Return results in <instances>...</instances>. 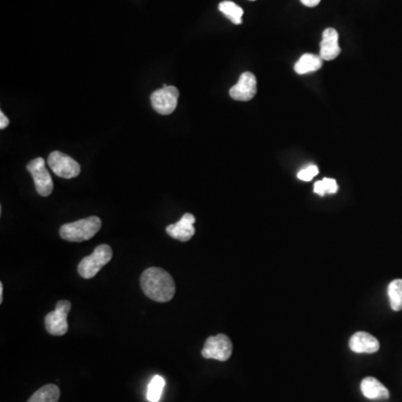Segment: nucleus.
Returning a JSON list of instances; mask_svg holds the SVG:
<instances>
[{
  "mask_svg": "<svg viewBox=\"0 0 402 402\" xmlns=\"http://www.w3.org/2000/svg\"><path fill=\"white\" fill-rule=\"evenodd\" d=\"M142 291L151 300L165 303L174 298L176 284L172 275L160 268H150L141 275Z\"/></svg>",
  "mask_w": 402,
  "mask_h": 402,
  "instance_id": "nucleus-1",
  "label": "nucleus"
},
{
  "mask_svg": "<svg viewBox=\"0 0 402 402\" xmlns=\"http://www.w3.org/2000/svg\"><path fill=\"white\" fill-rule=\"evenodd\" d=\"M102 227L99 217L92 216L78 222H69L60 229V237L71 243H82L93 238Z\"/></svg>",
  "mask_w": 402,
  "mask_h": 402,
  "instance_id": "nucleus-2",
  "label": "nucleus"
},
{
  "mask_svg": "<svg viewBox=\"0 0 402 402\" xmlns=\"http://www.w3.org/2000/svg\"><path fill=\"white\" fill-rule=\"evenodd\" d=\"M113 250L108 245H99L90 256H86L78 264V272L85 279H93L103 266L112 259Z\"/></svg>",
  "mask_w": 402,
  "mask_h": 402,
  "instance_id": "nucleus-3",
  "label": "nucleus"
},
{
  "mask_svg": "<svg viewBox=\"0 0 402 402\" xmlns=\"http://www.w3.org/2000/svg\"><path fill=\"white\" fill-rule=\"evenodd\" d=\"M71 309H72V304L69 300L58 302L55 311L48 313L45 318V327L48 333L55 336H62L67 333L69 331L67 316Z\"/></svg>",
  "mask_w": 402,
  "mask_h": 402,
  "instance_id": "nucleus-4",
  "label": "nucleus"
},
{
  "mask_svg": "<svg viewBox=\"0 0 402 402\" xmlns=\"http://www.w3.org/2000/svg\"><path fill=\"white\" fill-rule=\"evenodd\" d=\"M47 163L53 172L64 179H72L81 174L80 163L60 151H53L48 156Z\"/></svg>",
  "mask_w": 402,
  "mask_h": 402,
  "instance_id": "nucleus-5",
  "label": "nucleus"
},
{
  "mask_svg": "<svg viewBox=\"0 0 402 402\" xmlns=\"http://www.w3.org/2000/svg\"><path fill=\"white\" fill-rule=\"evenodd\" d=\"M233 353V343L230 339L225 334H218L216 336L208 338L204 343L201 355L204 359L213 360L227 361Z\"/></svg>",
  "mask_w": 402,
  "mask_h": 402,
  "instance_id": "nucleus-6",
  "label": "nucleus"
},
{
  "mask_svg": "<svg viewBox=\"0 0 402 402\" xmlns=\"http://www.w3.org/2000/svg\"><path fill=\"white\" fill-rule=\"evenodd\" d=\"M179 91L176 86L163 85L151 95V104L159 115H169L177 108Z\"/></svg>",
  "mask_w": 402,
  "mask_h": 402,
  "instance_id": "nucleus-7",
  "label": "nucleus"
},
{
  "mask_svg": "<svg viewBox=\"0 0 402 402\" xmlns=\"http://www.w3.org/2000/svg\"><path fill=\"white\" fill-rule=\"evenodd\" d=\"M27 170L33 177L38 195L42 197H48L51 195L54 189V183L51 180V174L46 169L45 160L43 158L32 160L27 165Z\"/></svg>",
  "mask_w": 402,
  "mask_h": 402,
  "instance_id": "nucleus-8",
  "label": "nucleus"
},
{
  "mask_svg": "<svg viewBox=\"0 0 402 402\" xmlns=\"http://www.w3.org/2000/svg\"><path fill=\"white\" fill-rule=\"evenodd\" d=\"M257 93V80L256 76L250 72H245L240 75L237 84L231 87L229 91L233 99L241 102H247Z\"/></svg>",
  "mask_w": 402,
  "mask_h": 402,
  "instance_id": "nucleus-9",
  "label": "nucleus"
},
{
  "mask_svg": "<svg viewBox=\"0 0 402 402\" xmlns=\"http://www.w3.org/2000/svg\"><path fill=\"white\" fill-rule=\"evenodd\" d=\"M195 222L196 218L193 215L185 213L179 222L169 225L165 230L168 233L169 236H172L174 239L188 241L195 236L196 230L193 227Z\"/></svg>",
  "mask_w": 402,
  "mask_h": 402,
  "instance_id": "nucleus-10",
  "label": "nucleus"
},
{
  "mask_svg": "<svg viewBox=\"0 0 402 402\" xmlns=\"http://www.w3.org/2000/svg\"><path fill=\"white\" fill-rule=\"evenodd\" d=\"M340 53L339 34L334 28H327L322 37L320 56L323 60H333L339 56Z\"/></svg>",
  "mask_w": 402,
  "mask_h": 402,
  "instance_id": "nucleus-11",
  "label": "nucleus"
},
{
  "mask_svg": "<svg viewBox=\"0 0 402 402\" xmlns=\"http://www.w3.org/2000/svg\"><path fill=\"white\" fill-rule=\"evenodd\" d=\"M348 346L355 353H375L380 348V343L371 334L357 332L351 336Z\"/></svg>",
  "mask_w": 402,
  "mask_h": 402,
  "instance_id": "nucleus-12",
  "label": "nucleus"
},
{
  "mask_svg": "<svg viewBox=\"0 0 402 402\" xmlns=\"http://www.w3.org/2000/svg\"><path fill=\"white\" fill-rule=\"evenodd\" d=\"M361 391L370 400H387L390 397V392L387 388L373 377H368L362 380Z\"/></svg>",
  "mask_w": 402,
  "mask_h": 402,
  "instance_id": "nucleus-13",
  "label": "nucleus"
},
{
  "mask_svg": "<svg viewBox=\"0 0 402 402\" xmlns=\"http://www.w3.org/2000/svg\"><path fill=\"white\" fill-rule=\"evenodd\" d=\"M323 65V60L321 56L313 54H304L295 64V72L300 75H304L307 73L316 72L321 69Z\"/></svg>",
  "mask_w": 402,
  "mask_h": 402,
  "instance_id": "nucleus-14",
  "label": "nucleus"
},
{
  "mask_svg": "<svg viewBox=\"0 0 402 402\" xmlns=\"http://www.w3.org/2000/svg\"><path fill=\"white\" fill-rule=\"evenodd\" d=\"M60 397V388L55 384H46L40 388L27 402H58Z\"/></svg>",
  "mask_w": 402,
  "mask_h": 402,
  "instance_id": "nucleus-15",
  "label": "nucleus"
},
{
  "mask_svg": "<svg viewBox=\"0 0 402 402\" xmlns=\"http://www.w3.org/2000/svg\"><path fill=\"white\" fill-rule=\"evenodd\" d=\"M388 296L393 311L399 312L402 309V279H394L388 286Z\"/></svg>",
  "mask_w": 402,
  "mask_h": 402,
  "instance_id": "nucleus-16",
  "label": "nucleus"
},
{
  "mask_svg": "<svg viewBox=\"0 0 402 402\" xmlns=\"http://www.w3.org/2000/svg\"><path fill=\"white\" fill-rule=\"evenodd\" d=\"M220 10L227 19H230L235 25H240L243 23V8H240L233 1H222V3H220Z\"/></svg>",
  "mask_w": 402,
  "mask_h": 402,
  "instance_id": "nucleus-17",
  "label": "nucleus"
},
{
  "mask_svg": "<svg viewBox=\"0 0 402 402\" xmlns=\"http://www.w3.org/2000/svg\"><path fill=\"white\" fill-rule=\"evenodd\" d=\"M165 379L161 375H154L147 386V399L150 402H159L165 389Z\"/></svg>",
  "mask_w": 402,
  "mask_h": 402,
  "instance_id": "nucleus-18",
  "label": "nucleus"
},
{
  "mask_svg": "<svg viewBox=\"0 0 402 402\" xmlns=\"http://www.w3.org/2000/svg\"><path fill=\"white\" fill-rule=\"evenodd\" d=\"M338 191H339L338 182L331 178H324L323 180L316 181L314 185V192L321 197L325 195H334Z\"/></svg>",
  "mask_w": 402,
  "mask_h": 402,
  "instance_id": "nucleus-19",
  "label": "nucleus"
},
{
  "mask_svg": "<svg viewBox=\"0 0 402 402\" xmlns=\"http://www.w3.org/2000/svg\"><path fill=\"white\" fill-rule=\"evenodd\" d=\"M318 168L316 165H309L297 174V178L302 181H311L318 174Z\"/></svg>",
  "mask_w": 402,
  "mask_h": 402,
  "instance_id": "nucleus-20",
  "label": "nucleus"
},
{
  "mask_svg": "<svg viewBox=\"0 0 402 402\" xmlns=\"http://www.w3.org/2000/svg\"><path fill=\"white\" fill-rule=\"evenodd\" d=\"M10 124V120L6 115H3V112H0V129H6L7 126Z\"/></svg>",
  "mask_w": 402,
  "mask_h": 402,
  "instance_id": "nucleus-21",
  "label": "nucleus"
},
{
  "mask_svg": "<svg viewBox=\"0 0 402 402\" xmlns=\"http://www.w3.org/2000/svg\"><path fill=\"white\" fill-rule=\"evenodd\" d=\"M300 3H303L304 6L313 8L318 6V3H321V0H300Z\"/></svg>",
  "mask_w": 402,
  "mask_h": 402,
  "instance_id": "nucleus-22",
  "label": "nucleus"
},
{
  "mask_svg": "<svg viewBox=\"0 0 402 402\" xmlns=\"http://www.w3.org/2000/svg\"><path fill=\"white\" fill-rule=\"evenodd\" d=\"M3 302V283H0V303Z\"/></svg>",
  "mask_w": 402,
  "mask_h": 402,
  "instance_id": "nucleus-23",
  "label": "nucleus"
},
{
  "mask_svg": "<svg viewBox=\"0 0 402 402\" xmlns=\"http://www.w3.org/2000/svg\"><path fill=\"white\" fill-rule=\"evenodd\" d=\"M250 1H255V0H250Z\"/></svg>",
  "mask_w": 402,
  "mask_h": 402,
  "instance_id": "nucleus-24",
  "label": "nucleus"
}]
</instances>
